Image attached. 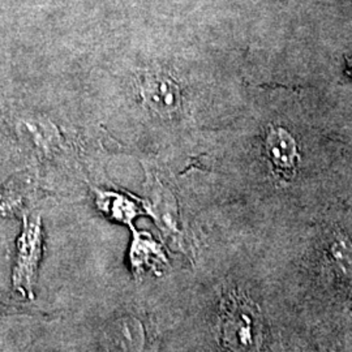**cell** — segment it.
<instances>
[{
    "instance_id": "8",
    "label": "cell",
    "mask_w": 352,
    "mask_h": 352,
    "mask_svg": "<svg viewBox=\"0 0 352 352\" xmlns=\"http://www.w3.org/2000/svg\"><path fill=\"white\" fill-rule=\"evenodd\" d=\"M33 196V184L25 177L13 176L0 187V218L24 217Z\"/></svg>"
},
{
    "instance_id": "5",
    "label": "cell",
    "mask_w": 352,
    "mask_h": 352,
    "mask_svg": "<svg viewBox=\"0 0 352 352\" xmlns=\"http://www.w3.org/2000/svg\"><path fill=\"white\" fill-rule=\"evenodd\" d=\"M140 98L142 104L160 118L173 119L182 109V90L175 80L164 72L140 76Z\"/></svg>"
},
{
    "instance_id": "3",
    "label": "cell",
    "mask_w": 352,
    "mask_h": 352,
    "mask_svg": "<svg viewBox=\"0 0 352 352\" xmlns=\"http://www.w3.org/2000/svg\"><path fill=\"white\" fill-rule=\"evenodd\" d=\"M145 209L149 212L157 226L175 250L186 252V234L179 209V202L173 190L166 187L155 175L148 176L145 184Z\"/></svg>"
},
{
    "instance_id": "10",
    "label": "cell",
    "mask_w": 352,
    "mask_h": 352,
    "mask_svg": "<svg viewBox=\"0 0 352 352\" xmlns=\"http://www.w3.org/2000/svg\"><path fill=\"white\" fill-rule=\"evenodd\" d=\"M28 311V308H23L19 305H14L12 302H10V299L7 296H4L0 292V316L10 315V314H19V312H24Z\"/></svg>"
},
{
    "instance_id": "6",
    "label": "cell",
    "mask_w": 352,
    "mask_h": 352,
    "mask_svg": "<svg viewBox=\"0 0 352 352\" xmlns=\"http://www.w3.org/2000/svg\"><path fill=\"white\" fill-rule=\"evenodd\" d=\"M265 149L273 171L280 179L289 180L295 174L300 158L296 140L285 128L272 126L266 135Z\"/></svg>"
},
{
    "instance_id": "4",
    "label": "cell",
    "mask_w": 352,
    "mask_h": 352,
    "mask_svg": "<svg viewBox=\"0 0 352 352\" xmlns=\"http://www.w3.org/2000/svg\"><path fill=\"white\" fill-rule=\"evenodd\" d=\"M111 352H155L157 340L153 322L146 316L124 315L106 331Z\"/></svg>"
},
{
    "instance_id": "2",
    "label": "cell",
    "mask_w": 352,
    "mask_h": 352,
    "mask_svg": "<svg viewBox=\"0 0 352 352\" xmlns=\"http://www.w3.org/2000/svg\"><path fill=\"white\" fill-rule=\"evenodd\" d=\"M43 227L39 215L25 214L23 228L16 241L12 270L13 289L28 299H34V287L43 256Z\"/></svg>"
},
{
    "instance_id": "7",
    "label": "cell",
    "mask_w": 352,
    "mask_h": 352,
    "mask_svg": "<svg viewBox=\"0 0 352 352\" xmlns=\"http://www.w3.org/2000/svg\"><path fill=\"white\" fill-rule=\"evenodd\" d=\"M133 239L129 251V261L132 272L136 276H144L149 272L164 274L167 258L162 247L146 232H139L135 228Z\"/></svg>"
},
{
    "instance_id": "9",
    "label": "cell",
    "mask_w": 352,
    "mask_h": 352,
    "mask_svg": "<svg viewBox=\"0 0 352 352\" xmlns=\"http://www.w3.org/2000/svg\"><path fill=\"white\" fill-rule=\"evenodd\" d=\"M97 205L101 209L102 212L109 214L113 219H116L118 222H122L124 225H128L133 230V219L139 215L140 208L136 205V202L132 201L126 196L116 195L113 192H102L97 190Z\"/></svg>"
},
{
    "instance_id": "1",
    "label": "cell",
    "mask_w": 352,
    "mask_h": 352,
    "mask_svg": "<svg viewBox=\"0 0 352 352\" xmlns=\"http://www.w3.org/2000/svg\"><path fill=\"white\" fill-rule=\"evenodd\" d=\"M219 340L226 352H258L263 342L260 309L247 296L230 291L219 314Z\"/></svg>"
}]
</instances>
